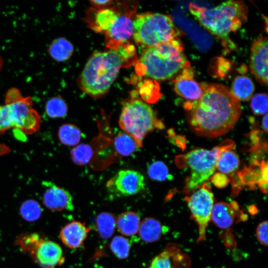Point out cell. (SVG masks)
<instances>
[{
	"instance_id": "obj_1",
	"label": "cell",
	"mask_w": 268,
	"mask_h": 268,
	"mask_svg": "<svg viewBox=\"0 0 268 268\" xmlns=\"http://www.w3.org/2000/svg\"><path fill=\"white\" fill-rule=\"evenodd\" d=\"M201 85V98L184 105L190 128L201 136L214 138L223 135L233 128L241 116L240 102L225 85Z\"/></svg>"
},
{
	"instance_id": "obj_2",
	"label": "cell",
	"mask_w": 268,
	"mask_h": 268,
	"mask_svg": "<svg viewBox=\"0 0 268 268\" xmlns=\"http://www.w3.org/2000/svg\"><path fill=\"white\" fill-rule=\"evenodd\" d=\"M133 46L120 45L116 49L93 54L78 79L81 89L94 97L105 95L116 79L126 60L133 56Z\"/></svg>"
},
{
	"instance_id": "obj_3",
	"label": "cell",
	"mask_w": 268,
	"mask_h": 268,
	"mask_svg": "<svg viewBox=\"0 0 268 268\" xmlns=\"http://www.w3.org/2000/svg\"><path fill=\"white\" fill-rule=\"evenodd\" d=\"M194 17L211 34L221 40L224 46L233 45L229 38L232 32L239 29L247 19L248 9L242 1L229 0L212 8L200 6L194 3L189 6Z\"/></svg>"
},
{
	"instance_id": "obj_4",
	"label": "cell",
	"mask_w": 268,
	"mask_h": 268,
	"mask_svg": "<svg viewBox=\"0 0 268 268\" xmlns=\"http://www.w3.org/2000/svg\"><path fill=\"white\" fill-rule=\"evenodd\" d=\"M141 72L157 80L175 77L190 66L178 38L146 48L139 59Z\"/></svg>"
},
{
	"instance_id": "obj_5",
	"label": "cell",
	"mask_w": 268,
	"mask_h": 268,
	"mask_svg": "<svg viewBox=\"0 0 268 268\" xmlns=\"http://www.w3.org/2000/svg\"><path fill=\"white\" fill-rule=\"evenodd\" d=\"M233 143L232 141L227 140L211 150L197 148L177 157V165L181 168H188L190 171L186 180V194L192 193L211 177L221 152Z\"/></svg>"
},
{
	"instance_id": "obj_6",
	"label": "cell",
	"mask_w": 268,
	"mask_h": 268,
	"mask_svg": "<svg viewBox=\"0 0 268 268\" xmlns=\"http://www.w3.org/2000/svg\"><path fill=\"white\" fill-rule=\"evenodd\" d=\"M119 124L125 133L135 140L139 147L142 146L143 140L149 133L164 127L152 108L138 99L124 103Z\"/></svg>"
},
{
	"instance_id": "obj_7",
	"label": "cell",
	"mask_w": 268,
	"mask_h": 268,
	"mask_svg": "<svg viewBox=\"0 0 268 268\" xmlns=\"http://www.w3.org/2000/svg\"><path fill=\"white\" fill-rule=\"evenodd\" d=\"M133 21L134 40L145 48L178 38L180 35L172 18L166 14L143 13L137 15Z\"/></svg>"
},
{
	"instance_id": "obj_8",
	"label": "cell",
	"mask_w": 268,
	"mask_h": 268,
	"mask_svg": "<svg viewBox=\"0 0 268 268\" xmlns=\"http://www.w3.org/2000/svg\"><path fill=\"white\" fill-rule=\"evenodd\" d=\"M4 103L10 108L13 128L26 134H32L39 130L41 117L33 108L30 97H24L18 89L12 87L6 93Z\"/></svg>"
},
{
	"instance_id": "obj_9",
	"label": "cell",
	"mask_w": 268,
	"mask_h": 268,
	"mask_svg": "<svg viewBox=\"0 0 268 268\" xmlns=\"http://www.w3.org/2000/svg\"><path fill=\"white\" fill-rule=\"evenodd\" d=\"M185 200L191 213V218L198 226L197 242L203 241L206 238V228L211 221L214 204V196L209 183H203L201 188L186 196Z\"/></svg>"
},
{
	"instance_id": "obj_10",
	"label": "cell",
	"mask_w": 268,
	"mask_h": 268,
	"mask_svg": "<svg viewBox=\"0 0 268 268\" xmlns=\"http://www.w3.org/2000/svg\"><path fill=\"white\" fill-rule=\"evenodd\" d=\"M143 175L131 169L120 170L107 183L106 187L110 193L117 197H127L140 193L145 189Z\"/></svg>"
},
{
	"instance_id": "obj_11",
	"label": "cell",
	"mask_w": 268,
	"mask_h": 268,
	"mask_svg": "<svg viewBox=\"0 0 268 268\" xmlns=\"http://www.w3.org/2000/svg\"><path fill=\"white\" fill-rule=\"evenodd\" d=\"M29 255L42 268H53L65 260L63 250L55 242L42 237Z\"/></svg>"
},
{
	"instance_id": "obj_12",
	"label": "cell",
	"mask_w": 268,
	"mask_h": 268,
	"mask_svg": "<svg viewBox=\"0 0 268 268\" xmlns=\"http://www.w3.org/2000/svg\"><path fill=\"white\" fill-rule=\"evenodd\" d=\"M252 74L262 84L267 86L268 76V43L267 38L261 36L252 44L250 60Z\"/></svg>"
},
{
	"instance_id": "obj_13",
	"label": "cell",
	"mask_w": 268,
	"mask_h": 268,
	"mask_svg": "<svg viewBox=\"0 0 268 268\" xmlns=\"http://www.w3.org/2000/svg\"><path fill=\"white\" fill-rule=\"evenodd\" d=\"M42 184L46 187L42 202L47 209L54 212L73 210L72 197L67 190L50 181H44Z\"/></svg>"
},
{
	"instance_id": "obj_14",
	"label": "cell",
	"mask_w": 268,
	"mask_h": 268,
	"mask_svg": "<svg viewBox=\"0 0 268 268\" xmlns=\"http://www.w3.org/2000/svg\"><path fill=\"white\" fill-rule=\"evenodd\" d=\"M190 266L191 260L182 251L180 245L169 243L154 258L149 268H189Z\"/></svg>"
},
{
	"instance_id": "obj_15",
	"label": "cell",
	"mask_w": 268,
	"mask_h": 268,
	"mask_svg": "<svg viewBox=\"0 0 268 268\" xmlns=\"http://www.w3.org/2000/svg\"><path fill=\"white\" fill-rule=\"evenodd\" d=\"M194 76V71L190 66L184 69L172 81L175 92L190 101L199 99L203 94L201 84L195 80Z\"/></svg>"
},
{
	"instance_id": "obj_16",
	"label": "cell",
	"mask_w": 268,
	"mask_h": 268,
	"mask_svg": "<svg viewBox=\"0 0 268 268\" xmlns=\"http://www.w3.org/2000/svg\"><path fill=\"white\" fill-rule=\"evenodd\" d=\"M89 231L84 223L74 220L62 228L59 236L64 245L74 249L82 246Z\"/></svg>"
},
{
	"instance_id": "obj_17",
	"label": "cell",
	"mask_w": 268,
	"mask_h": 268,
	"mask_svg": "<svg viewBox=\"0 0 268 268\" xmlns=\"http://www.w3.org/2000/svg\"><path fill=\"white\" fill-rule=\"evenodd\" d=\"M236 202H219L214 204L211 220L220 228L226 229L232 225L239 212Z\"/></svg>"
},
{
	"instance_id": "obj_18",
	"label": "cell",
	"mask_w": 268,
	"mask_h": 268,
	"mask_svg": "<svg viewBox=\"0 0 268 268\" xmlns=\"http://www.w3.org/2000/svg\"><path fill=\"white\" fill-rule=\"evenodd\" d=\"M134 30L132 19L128 16L118 14L106 32L112 40L123 43L133 35Z\"/></svg>"
},
{
	"instance_id": "obj_19",
	"label": "cell",
	"mask_w": 268,
	"mask_h": 268,
	"mask_svg": "<svg viewBox=\"0 0 268 268\" xmlns=\"http://www.w3.org/2000/svg\"><path fill=\"white\" fill-rule=\"evenodd\" d=\"M73 51L72 44L66 38L62 37L54 39L48 48L50 57L58 62H65L69 59Z\"/></svg>"
},
{
	"instance_id": "obj_20",
	"label": "cell",
	"mask_w": 268,
	"mask_h": 268,
	"mask_svg": "<svg viewBox=\"0 0 268 268\" xmlns=\"http://www.w3.org/2000/svg\"><path fill=\"white\" fill-rule=\"evenodd\" d=\"M254 90L253 82L249 77L239 75L234 79L230 91L239 101H246L252 97Z\"/></svg>"
},
{
	"instance_id": "obj_21",
	"label": "cell",
	"mask_w": 268,
	"mask_h": 268,
	"mask_svg": "<svg viewBox=\"0 0 268 268\" xmlns=\"http://www.w3.org/2000/svg\"><path fill=\"white\" fill-rule=\"evenodd\" d=\"M234 144L224 149L218 158L216 167L223 174H230L239 167L240 161L236 153L232 150Z\"/></svg>"
},
{
	"instance_id": "obj_22",
	"label": "cell",
	"mask_w": 268,
	"mask_h": 268,
	"mask_svg": "<svg viewBox=\"0 0 268 268\" xmlns=\"http://www.w3.org/2000/svg\"><path fill=\"white\" fill-rule=\"evenodd\" d=\"M118 231L125 236H132L138 231L140 217L135 212L129 211L121 214L117 221Z\"/></svg>"
},
{
	"instance_id": "obj_23",
	"label": "cell",
	"mask_w": 268,
	"mask_h": 268,
	"mask_svg": "<svg viewBox=\"0 0 268 268\" xmlns=\"http://www.w3.org/2000/svg\"><path fill=\"white\" fill-rule=\"evenodd\" d=\"M138 231L142 240L150 243L159 239L163 229L158 220L153 218H146L140 223Z\"/></svg>"
},
{
	"instance_id": "obj_24",
	"label": "cell",
	"mask_w": 268,
	"mask_h": 268,
	"mask_svg": "<svg viewBox=\"0 0 268 268\" xmlns=\"http://www.w3.org/2000/svg\"><path fill=\"white\" fill-rule=\"evenodd\" d=\"M82 133L75 125L64 124L58 130V136L60 142L64 145L74 146L81 140Z\"/></svg>"
},
{
	"instance_id": "obj_25",
	"label": "cell",
	"mask_w": 268,
	"mask_h": 268,
	"mask_svg": "<svg viewBox=\"0 0 268 268\" xmlns=\"http://www.w3.org/2000/svg\"><path fill=\"white\" fill-rule=\"evenodd\" d=\"M114 147L118 154L127 156L133 154L139 148L135 140L125 133H120L115 137Z\"/></svg>"
},
{
	"instance_id": "obj_26",
	"label": "cell",
	"mask_w": 268,
	"mask_h": 268,
	"mask_svg": "<svg viewBox=\"0 0 268 268\" xmlns=\"http://www.w3.org/2000/svg\"><path fill=\"white\" fill-rule=\"evenodd\" d=\"M45 113L51 119L65 117L67 113L68 107L65 100L60 96H53L45 104Z\"/></svg>"
},
{
	"instance_id": "obj_27",
	"label": "cell",
	"mask_w": 268,
	"mask_h": 268,
	"mask_svg": "<svg viewBox=\"0 0 268 268\" xmlns=\"http://www.w3.org/2000/svg\"><path fill=\"white\" fill-rule=\"evenodd\" d=\"M96 229L100 236L104 239L110 237L113 234L116 220L114 215L108 212L100 213L96 219Z\"/></svg>"
},
{
	"instance_id": "obj_28",
	"label": "cell",
	"mask_w": 268,
	"mask_h": 268,
	"mask_svg": "<svg viewBox=\"0 0 268 268\" xmlns=\"http://www.w3.org/2000/svg\"><path fill=\"white\" fill-rule=\"evenodd\" d=\"M19 211L22 218L28 222H33L40 217L42 208L36 201L28 199L22 203Z\"/></svg>"
},
{
	"instance_id": "obj_29",
	"label": "cell",
	"mask_w": 268,
	"mask_h": 268,
	"mask_svg": "<svg viewBox=\"0 0 268 268\" xmlns=\"http://www.w3.org/2000/svg\"><path fill=\"white\" fill-rule=\"evenodd\" d=\"M70 154L73 163L78 165H84L89 162L93 151L89 144L81 143L73 148Z\"/></svg>"
},
{
	"instance_id": "obj_30",
	"label": "cell",
	"mask_w": 268,
	"mask_h": 268,
	"mask_svg": "<svg viewBox=\"0 0 268 268\" xmlns=\"http://www.w3.org/2000/svg\"><path fill=\"white\" fill-rule=\"evenodd\" d=\"M113 254L119 259L127 258L129 254L131 244L129 240L121 236L113 238L110 245Z\"/></svg>"
},
{
	"instance_id": "obj_31",
	"label": "cell",
	"mask_w": 268,
	"mask_h": 268,
	"mask_svg": "<svg viewBox=\"0 0 268 268\" xmlns=\"http://www.w3.org/2000/svg\"><path fill=\"white\" fill-rule=\"evenodd\" d=\"M118 14L115 11L110 9H104L98 11L95 18L98 29L106 31Z\"/></svg>"
},
{
	"instance_id": "obj_32",
	"label": "cell",
	"mask_w": 268,
	"mask_h": 268,
	"mask_svg": "<svg viewBox=\"0 0 268 268\" xmlns=\"http://www.w3.org/2000/svg\"><path fill=\"white\" fill-rule=\"evenodd\" d=\"M147 173L153 180L163 181L169 178V171L164 163L160 161L152 162L148 167Z\"/></svg>"
},
{
	"instance_id": "obj_33",
	"label": "cell",
	"mask_w": 268,
	"mask_h": 268,
	"mask_svg": "<svg viewBox=\"0 0 268 268\" xmlns=\"http://www.w3.org/2000/svg\"><path fill=\"white\" fill-rule=\"evenodd\" d=\"M251 108L257 115L267 114L268 111V95L266 93H258L253 96L251 102Z\"/></svg>"
},
{
	"instance_id": "obj_34",
	"label": "cell",
	"mask_w": 268,
	"mask_h": 268,
	"mask_svg": "<svg viewBox=\"0 0 268 268\" xmlns=\"http://www.w3.org/2000/svg\"><path fill=\"white\" fill-rule=\"evenodd\" d=\"M11 128H14V124L10 108L5 103L0 104V134Z\"/></svg>"
},
{
	"instance_id": "obj_35",
	"label": "cell",
	"mask_w": 268,
	"mask_h": 268,
	"mask_svg": "<svg viewBox=\"0 0 268 268\" xmlns=\"http://www.w3.org/2000/svg\"><path fill=\"white\" fill-rule=\"evenodd\" d=\"M268 221L261 222L256 229V237L259 242L262 245L268 246Z\"/></svg>"
},
{
	"instance_id": "obj_36",
	"label": "cell",
	"mask_w": 268,
	"mask_h": 268,
	"mask_svg": "<svg viewBox=\"0 0 268 268\" xmlns=\"http://www.w3.org/2000/svg\"><path fill=\"white\" fill-rule=\"evenodd\" d=\"M213 184L218 188L226 187L229 180L227 176L221 173H216L211 177Z\"/></svg>"
},
{
	"instance_id": "obj_37",
	"label": "cell",
	"mask_w": 268,
	"mask_h": 268,
	"mask_svg": "<svg viewBox=\"0 0 268 268\" xmlns=\"http://www.w3.org/2000/svg\"><path fill=\"white\" fill-rule=\"evenodd\" d=\"M91 3L94 6H96L97 7H103L105 6H107L108 5H110L113 2L112 0H90Z\"/></svg>"
},
{
	"instance_id": "obj_38",
	"label": "cell",
	"mask_w": 268,
	"mask_h": 268,
	"mask_svg": "<svg viewBox=\"0 0 268 268\" xmlns=\"http://www.w3.org/2000/svg\"><path fill=\"white\" fill-rule=\"evenodd\" d=\"M262 125L263 129L264 131L266 132H267L268 131V115L267 114L265 115V116L264 117L263 121H262Z\"/></svg>"
},
{
	"instance_id": "obj_39",
	"label": "cell",
	"mask_w": 268,
	"mask_h": 268,
	"mask_svg": "<svg viewBox=\"0 0 268 268\" xmlns=\"http://www.w3.org/2000/svg\"><path fill=\"white\" fill-rule=\"evenodd\" d=\"M3 66V60L1 57L0 56V71L1 70Z\"/></svg>"
}]
</instances>
